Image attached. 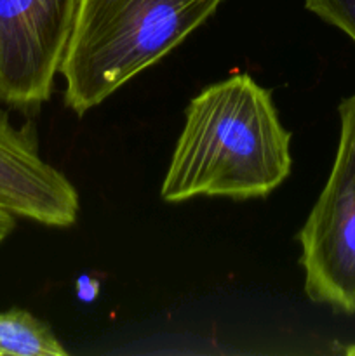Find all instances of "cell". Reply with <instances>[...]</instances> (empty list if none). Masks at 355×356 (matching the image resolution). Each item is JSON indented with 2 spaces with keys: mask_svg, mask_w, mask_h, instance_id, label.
Instances as JSON below:
<instances>
[{
  "mask_svg": "<svg viewBox=\"0 0 355 356\" xmlns=\"http://www.w3.org/2000/svg\"><path fill=\"white\" fill-rule=\"evenodd\" d=\"M291 132L270 90L232 75L190 101L160 195L166 202L267 197L291 174Z\"/></svg>",
  "mask_w": 355,
  "mask_h": 356,
  "instance_id": "1",
  "label": "cell"
},
{
  "mask_svg": "<svg viewBox=\"0 0 355 356\" xmlns=\"http://www.w3.org/2000/svg\"><path fill=\"white\" fill-rule=\"evenodd\" d=\"M80 0H0V103L35 113L47 103Z\"/></svg>",
  "mask_w": 355,
  "mask_h": 356,
  "instance_id": "4",
  "label": "cell"
},
{
  "mask_svg": "<svg viewBox=\"0 0 355 356\" xmlns=\"http://www.w3.org/2000/svg\"><path fill=\"white\" fill-rule=\"evenodd\" d=\"M223 0H80L59 73L79 117L169 54Z\"/></svg>",
  "mask_w": 355,
  "mask_h": 356,
  "instance_id": "2",
  "label": "cell"
},
{
  "mask_svg": "<svg viewBox=\"0 0 355 356\" xmlns=\"http://www.w3.org/2000/svg\"><path fill=\"white\" fill-rule=\"evenodd\" d=\"M340 141L327 183L299 229L310 301L355 315V94L338 106Z\"/></svg>",
  "mask_w": 355,
  "mask_h": 356,
  "instance_id": "3",
  "label": "cell"
},
{
  "mask_svg": "<svg viewBox=\"0 0 355 356\" xmlns=\"http://www.w3.org/2000/svg\"><path fill=\"white\" fill-rule=\"evenodd\" d=\"M51 327L24 309L0 313V356H65Z\"/></svg>",
  "mask_w": 355,
  "mask_h": 356,
  "instance_id": "6",
  "label": "cell"
},
{
  "mask_svg": "<svg viewBox=\"0 0 355 356\" xmlns=\"http://www.w3.org/2000/svg\"><path fill=\"white\" fill-rule=\"evenodd\" d=\"M0 205L16 218L66 228L79 218L80 198L68 177L38 153L35 125L16 127L0 110Z\"/></svg>",
  "mask_w": 355,
  "mask_h": 356,
  "instance_id": "5",
  "label": "cell"
},
{
  "mask_svg": "<svg viewBox=\"0 0 355 356\" xmlns=\"http://www.w3.org/2000/svg\"><path fill=\"white\" fill-rule=\"evenodd\" d=\"M305 7L355 42V0H305Z\"/></svg>",
  "mask_w": 355,
  "mask_h": 356,
  "instance_id": "7",
  "label": "cell"
},
{
  "mask_svg": "<svg viewBox=\"0 0 355 356\" xmlns=\"http://www.w3.org/2000/svg\"><path fill=\"white\" fill-rule=\"evenodd\" d=\"M14 228H16V216L0 205V243L13 233Z\"/></svg>",
  "mask_w": 355,
  "mask_h": 356,
  "instance_id": "8",
  "label": "cell"
}]
</instances>
